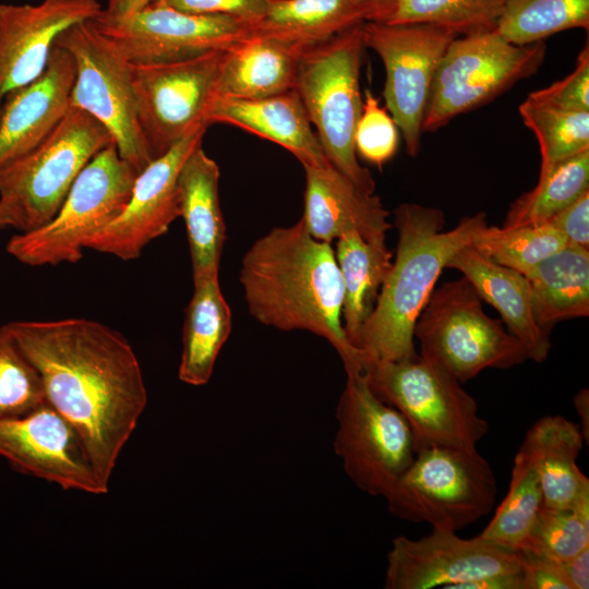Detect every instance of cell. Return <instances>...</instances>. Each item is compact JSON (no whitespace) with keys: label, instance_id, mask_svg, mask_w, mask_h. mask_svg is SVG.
Returning <instances> with one entry per match:
<instances>
[{"label":"cell","instance_id":"6da1fadb","mask_svg":"<svg viewBox=\"0 0 589 589\" xmlns=\"http://www.w3.org/2000/svg\"><path fill=\"white\" fill-rule=\"evenodd\" d=\"M38 371L46 402L81 435L100 482L147 404L140 362L124 336L96 321L71 317L7 324Z\"/></svg>","mask_w":589,"mask_h":589},{"label":"cell","instance_id":"7a4b0ae2","mask_svg":"<svg viewBox=\"0 0 589 589\" xmlns=\"http://www.w3.org/2000/svg\"><path fill=\"white\" fill-rule=\"evenodd\" d=\"M239 280L257 322L323 337L346 373L362 372V358L342 326L344 284L335 251L314 239L301 219L257 239L242 257Z\"/></svg>","mask_w":589,"mask_h":589},{"label":"cell","instance_id":"3957f363","mask_svg":"<svg viewBox=\"0 0 589 589\" xmlns=\"http://www.w3.org/2000/svg\"><path fill=\"white\" fill-rule=\"evenodd\" d=\"M444 224L445 215L436 207L402 203L395 209L396 255L356 344L362 365L417 354L414 325L441 272L488 223L484 213H477L450 230L443 231Z\"/></svg>","mask_w":589,"mask_h":589},{"label":"cell","instance_id":"277c9868","mask_svg":"<svg viewBox=\"0 0 589 589\" xmlns=\"http://www.w3.org/2000/svg\"><path fill=\"white\" fill-rule=\"evenodd\" d=\"M362 24L305 49L298 65L294 89L329 164L359 190L372 194L375 181L358 161L354 147L363 104L360 89L365 48Z\"/></svg>","mask_w":589,"mask_h":589},{"label":"cell","instance_id":"5b68a950","mask_svg":"<svg viewBox=\"0 0 589 589\" xmlns=\"http://www.w3.org/2000/svg\"><path fill=\"white\" fill-rule=\"evenodd\" d=\"M113 142L93 116L69 107L34 149L0 168V221L21 232L47 224L88 161Z\"/></svg>","mask_w":589,"mask_h":589},{"label":"cell","instance_id":"8992f818","mask_svg":"<svg viewBox=\"0 0 589 589\" xmlns=\"http://www.w3.org/2000/svg\"><path fill=\"white\" fill-rule=\"evenodd\" d=\"M372 392L409 424L420 448L474 449L489 432L474 398L450 373L420 354L362 365Z\"/></svg>","mask_w":589,"mask_h":589},{"label":"cell","instance_id":"52a82bcc","mask_svg":"<svg viewBox=\"0 0 589 589\" xmlns=\"http://www.w3.org/2000/svg\"><path fill=\"white\" fill-rule=\"evenodd\" d=\"M136 175L110 143L82 169L57 214L44 226L13 236L7 252L29 266L79 262L86 242L124 209Z\"/></svg>","mask_w":589,"mask_h":589},{"label":"cell","instance_id":"ba28073f","mask_svg":"<svg viewBox=\"0 0 589 589\" xmlns=\"http://www.w3.org/2000/svg\"><path fill=\"white\" fill-rule=\"evenodd\" d=\"M496 493L494 472L477 448L431 446L416 452L385 498L399 519L457 531L485 516Z\"/></svg>","mask_w":589,"mask_h":589},{"label":"cell","instance_id":"9c48e42d","mask_svg":"<svg viewBox=\"0 0 589 589\" xmlns=\"http://www.w3.org/2000/svg\"><path fill=\"white\" fill-rule=\"evenodd\" d=\"M482 302L462 276L433 289L414 325L420 356L461 384L485 369H508L528 359L518 339L484 312Z\"/></svg>","mask_w":589,"mask_h":589},{"label":"cell","instance_id":"30bf717a","mask_svg":"<svg viewBox=\"0 0 589 589\" xmlns=\"http://www.w3.org/2000/svg\"><path fill=\"white\" fill-rule=\"evenodd\" d=\"M545 50L543 40L515 45L496 29L456 37L437 65L422 132L438 130L533 75Z\"/></svg>","mask_w":589,"mask_h":589},{"label":"cell","instance_id":"8fae6325","mask_svg":"<svg viewBox=\"0 0 589 589\" xmlns=\"http://www.w3.org/2000/svg\"><path fill=\"white\" fill-rule=\"evenodd\" d=\"M346 375L334 450L358 489L385 497L416 457L413 434L405 418L375 396L362 372Z\"/></svg>","mask_w":589,"mask_h":589},{"label":"cell","instance_id":"7c38bea8","mask_svg":"<svg viewBox=\"0 0 589 589\" xmlns=\"http://www.w3.org/2000/svg\"><path fill=\"white\" fill-rule=\"evenodd\" d=\"M55 44L70 52L75 65L69 107L97 119L139 173L155 158L137 120L131 63L94 20L71 26Z\"/></svg>","mask_w":589,"mask_h":589},{"label":"cell","instance_id":"4fadbf2b","mask_svg":"<svg viewBox=\"0 0 589 589\" xmlns=\"http://www.w3.org/2000/svg\"><path fill=\"white\" fill-rule=\"evenodd\" d=\"M225 50L172 62L131 63L137 120L154 158L194 129L207 127L205 115L216 97Z\"/></svg>","mask_w":589,"mask_h":589},{"label":"cell","instance_id":"5bb4252c","mask_svg":"<svg viewBox=\"0 0 589 589\" xmlns=\"http://www.w3.org/2000/svg\"><path fill=\"white\" fill-rule=\"evenodd\" d=\"M365 48L385 68L383 97L401 132L408 155L420 151L422 123L437 65L457 34L430 23L364 22Z\"/></svg>","mask_w":589,"mask_h":589},{"label":"cell","instance_id":"9a60e30c","mask_svg":"<svg viewBox=\"0 0 589 589\" xmlns=\"http://www.w3.org/2000/svg\"><path fill=\"white\" fill-rule=\"evenodd\" d=\"M94 22L134 64L172 62L225 50L249 35V25L238 19L189 13L158 2L123 20Z\"/></svg>","mask_w":589,"mask_h":589},{"label":"cell","instance_id":"2e32d148","mask_svg":"<svg viewBox=\"0 0 589 589\" xmlns=\"http://www.w3.org/2000/svg\"><path fill=\"white\" fill-rule=\"evenodd\" d=\"M516 551L481 539H464L456 531L432 528L420 539L398 536L387 553L386 589H456L488 575L518 573Z\"/></svg>","mask_w":589,"mask_h":589},{"label":"cell","instance_id":"e0dca14e","mask_svg":"<svg viewBox=\"0 0 589 589\" xmlns=\"http://www.w3.org/2000/svg\"><path fill=\"white\" fill-rule=\"evenodd\" d=\"M0 456L21 472L101 495L100 482L76 429L49 404L14 419L0 421Z\"/></svg>","mask_w":589,"mask_h":589},{"label":"cell","instance_id":"ac0fdd59","mask_svg":"<svg viewBox=\"0 0 589 589\" xmlns=\"http://www.w3.org/2000/svg\"><path fill=\"white\" fill-rule=\"evenodd\" d=\"M206 130L205 125L194 129L140 171L124 209L94 235L85 248L130 261L137 259L151 241L165 235L180 217L179 171L190 153L202 145Z\"/></svg>","mask_w":589,"mask_h":589},{"label":"cell","instance_id":"d6986e66","mask_svg":"<svg viewBox=\"0 0 589 589\" xmlns=\"http://www.w3.org/2000/svg\"><path fill=\"white\" fill-rule=\"evenodd\" d=\"M101 11L97 0L0 4V112L11 93L41 75L58 36Z\"/></svg>","mask_w":589,"mask_h":589},{"label":"cell","instance_id":"ffe728a7","mask_svg":"<svg viewBox=\"0 0 589 589\" xmlns=\"http://www.w3.org/2000/svg\"><path fill=\"white\" fill-rule=\"evenodd\" d=\"M74 77L72 56L55 44L41 75L5 98L0 112V168L53 131L69 109Z\"/></svg>","mask_w":589,"mask_h":589},{"label":"cell","instance_id":"44dd1931","mask_svg":"<svg viewBox=\"0 0 589 589\" xmlns=\"http://www.w3.org/2000/svg\"><path fill=\"white\" fill-rule=\"evenodd\" d=\"M304 207L301 221L316 240L332 243L349 233L366 240L386 237L389 213L375 193L359 190L332 165L303 167Z\"/></svg>","mask_w":589,"mask_h":589},{"label":"cell","instance_id":"7402d4cb","mask_svg":"<svg viewBox=\"0 0 589 589\" xmlns=\"http://www.w3.org/2000/svg\"><path fill=\"white\" fill-rule=\"evenodd\" d=\"M205 123L230 124L272 141L297 157L303 167L330 165L294 88L259 99L215 97Z\"/></svg>","mask_w":589,"mask_h":589},{"label":"cell","instance_id":"603a6c76","mask_svg":"<svg viewBox=\"0 0 589 589\" xmlns=\"http://www.w3.org/2000/svg\"><path fill=\"white\" fill-rule=\"evenodd\" d=\"M219 177L218 165L202 145L190 153L178 175L179 212L187 229L193 280L219 271L226 241Z\"/></svg>","mask_w":589,"mask_h":589},{"label":"cell","instance_id":"cb8c5ba5","mask_svg":"<svg viewBox=\"0 0 589 589\" xmlns=\"http://www.w3.org/2000/svg\"><path fill=\"white\" fill-rule=\"evenodd\" d=\"M446 268L459 271L480 298L500 312L508 332L522 345L528 359L542 362L548 358L550 334L534 320L529 284L524 274L494 262L472 245L455 253Z\"/></svg>","mask_w":589,"mask_h":589},{"label":"cell","instance_id":"d4e9b609","mask_svg":"<svg viewBox=\"0 0 589 589\" xmlns=\"http://www.w3.org/2000/svg\"><path fill=\"white\" fill-rule=\"evenodd\" d=\"M304 50L277 37L249 33L225 50L216 97L259 99L293 89Z\"/></svg>","mask_w":589,"mask_h":589},{"label":"cell","instance_id":"484cf974","mask_svg":"<svg viewBox=\"0 0 589 589\" xmlns=\"http://www.w3.org/2000/svg\"><path fill=\"white\" fill-rule=\"evenodd\" d=\"M584 445L579 424L563 416L542 417L527 431L518 452L539 476L544 507H572L589 490V479L577 465Z\"/></svg>","mask_w":589,"mask_h":589},{"label":"cell","instance_id":"4316f807","mask_svg":"<svg viewBox=\"0 0 589 589\" xmlns=\"http://www.w3.org/2000/svg\"><path fill=\"white\" fill-rule=\"evenodd\" d=\"M185 309L179 380L192 386L208 383L217 357L231 332V310L221 292L218 274L193 280Z\"/></svg>","mask_w":589,"mask_h":589},{"label":"cell","instance_id":"83f0119b","mask_svg":"<svg viewBox=\"0 0 589 589\" xmlns=\"http://www.w3.org/2000/svg\"><path fill=\"white\" fill-rule=\"evenodd\" d=\"M537 324L546 333L589 314V249L567 244L525 274Z\"/></svg>","mask_w":589,"mask_h":589},{"label":"cell","instance_id":"f1b7e54d","mask_svg":"<svg viewBox=\"0 0 589 589\" xmlns=\"http://www.w3.org/2000/svg\"><path fill=\"white\" fill-rule=\"evenodd\" d=\"M368 0H276L249 26L250 34L268 35L308 49L368 22Z\"/></svg>","mask_w":589,"mask_h":589},{"label":"cell","instance_id":"f546056e","mask_svg":"<svg viewBox=\"0 0 589 589\" xmlns=\"http://www.w3.org/2000/svg\"><path fill=\"white\" fill-rule=\"evenodd\" d=\"M335 255L344 284L342 326L356 349L392 267L393 253L386 237L366 240L358 233H349L337 239Z\"/></svg>","mask_w":589,"mask_h":589},{"label":"cell","instance_id":"4dcf8cb0","mask_svg":"<svg viewBox=\"0 0 589 589\" xmlns=\"http://www.w3.org/2000/svg\"><path fill=\"white\" fill-rule=\"evenodd\" d=\"M589 191V151L540 169L537 184L516 199L503 228L546 223Z\"/></svg>","mask_w":589,"mask_h":589},{"label":"cell","instance_id":"1f68e13d","mask_svg":"<svg viewBox=\"0 0 589 589\" xmlns=\"http://www.w3.org/2000/svg\"><path fill=\"white\" fill-rule=\"evenodd\" d=\"M506 0H390L373 7L370 20L386 24L430 23L458 36L494 31Z\"/></svg>","mask_w":589,"mask_h":589},{"label":"cell","instance_id":"d6a6232c","mask_svg":"<svg viewBox=\"0 0 589 589\" xmlns=\"http://www.w3.org/2000/svg\"><path fill=\"white\" fill-rule=\"evenodd\" d=\"M542 507L539 476L529 460L517 452L508 492L479 537L504 549L518 551L528 540Z\"/></svg>","mask_w":589,"mask_h":589},{"label":"cell","instance_id":"836d02e7","mask_svg":"<svg viewBox=\"0 0 589 589\" xmlns=\"http://www.w3.org/2000/svg\"><path fill=\"white\" fill-rule=\"evenodd\" d=\"M572 28L589 29V0H506L495 29L528 45Z\"/></svg>","mask_w":589,"mask_h":589},{"label":"cell","instance_id":"e575fe53","mask_svg":"<svg viewBox=\"0 0 589 589\" xmlns=\"http://www.w3.org/2000/svg\"><path fill=\"white\" fill-rule=\"evenodd\" d=\"M470 245L494 262L525 275L538 263L567 245V241L558 230L546 223L514 228L486 224Z\"/></svg>","mask_w":589,"mask_h":589},{"label":"cell","instance_id":"d590c367","mask_svg":"<svg viewBox=\"0 0 589 589\" xmlns=\"http://www.w3.org/2000/svg\"><path fill=\"white\" fill-rule=\"evenodd\" d=\"M518 110L538 141L540 169L589 151V112L556 109L528 99Z\"/></svg>","mask_w":589,"mask_h":589},{"label":"cell","instance_id":"8d00e7d4","mask_svg":"<svg viewBox=\"0 0 589 589\" xmlns=\"http://www.w3.org/2000/svg\"><path fill=\"white\" fill-rule=\"evenodd\" d=\"M589 548V490L572 507H542L520 549L554 561H566ZM518 550V551H520Z\"/></svg>","mask_w":589,"mask_h":589},{"label":"cell","instance_id":"74e56055","mask_svg":"<svg viewBox=\"0 0 589 589\" xmlns=\"http://www.w3.org/2000/svg\"><path fill=\"white\" fill-rule=\"evenodd\" d=\"M46 402L36 368L7 324L0 327V421L22 417Z\"/></svg>","mask_w":589,"mask_h":589},{"label":"cell","instance_id":"f35d334b","mask_svg":"<svg viewBox=\"0 0 589 589\" xmlns=\"http://www.w3.org/2000/svg\"><path fill=\"white\" fill-rule=\"evenodd\" d=\"M398 142V127L393 117L380 106L373 93L366 89L354 132L357 155L381 168L395 155Z\"/></svg>","mask_w":589,"mask_h":589},{"label":"cell","instance_id":"ab89813d","mask_svg":"<svg viewBox=\"0 0 589 589\" xmlns=\"http://www.w3.org/2000/svg\"><path fill=\"white\" fill-rule=\"evenodd\" d=\"M526 99L556 109L589 112L588 40L577 57L575 69L567 76L545 88L531 92Z\"/></svg>","mask_w":589,"mask_h":589},{"label":"cell","instance_id":"60d3db41","mask_svg":"<svg viewBox=\"0 0 589 589\" xmlns=\"http://www.w3.org/2000/svg\"><path fill=\"white\" fill-rule=\"evenodd\" d=\"M274 1L276 0H158L157 2L194 14L231 16L250 26L266 13Z\"/></svg>","mask_w":589,"mask_h":589},{"label":"cell","instance_id":"b9f144b4","mask_svg":"<svg viewBox=\"0 0 589 589\" xmlns=\"http://www.w3.org/2000/svg\"><path fill=\"white\" fill-rule=\"evenodd\" d=\"M521 566V589H570L560 561L529 551H516Z\"/></svg>","mask_w":589,"mask_h":589},{"label":"cell","instance_id":"7bdbcfd3","mask_svg":"<svg viewBox=\"0 0 589 589\" xmlns=\"http://www.w3.org/2000/svg\"><path fill=\"white\" fill-rule=\"evenodd\" d=\"M546 224L558 230L567 244L589 249V191L551 217Z\"/></svg>","mask_w":589,"mask_h":589},{"label":"cell","instance_id":"ee69618b","mask_svg":"<svg viewBox=\"0 0 589 589\" xmlns=\"http://www.w3.org/2000/svg\"><path fill=\"white\" fill-rule=\"evenodd\" d=\"M562 570L570 589H588L589 587V548L574 557L560 561Z\"/></svg>","mask_w":589,"mask_h":589},{"label":"cell","instance_id":"f6af8a7d","mask_svg":"<svg viewBox=\"0 0 589 589\" xmlns=\"http://www.w3.org/2000/svg\"><path fill=\"white\" fill-rule=\"evenodd\" d=\"M456 589H521V570L483 576L466 581Z\"/></svg>","mask_w":589,"mask_h":589},{"label":"cell","instance_id":"bcb514c9","mask_svg":"<svg viewBox=\"0 0 589 589\" xmlns=\"http://www.w3.org/2000/svg\"><path fill=\"white\" fill-rule=\"evenodd\" d=\"M158 0H107V4L95 20L119 21L136 14Z\"/></svg>","mask_w":589,"mask_h":589},{"label":"cell","instance_id":"7dc6e473","mask_svg":"<svg viewBox=\"0 0 589 589\" xmlns=\"http://www.w3.org/2000/svg\"><path fill=\"white\" fill-rule=\"evenodd\" d=\"M574 405L576 408V411L580 418V430L584 435L586 444H588L589 440V394L588 389H581L579 390L575 398H574Z\"/></svg>","mask_w":589,"mask_h":589},{"label":"cell","instance_id":"c3c4849f","mask_svg":"<svg viewBox=\"0 0 589 589\" xmlns=\"http://www.w3.org/2000/svg\"><path fill=\"white\" fill-rule=\"evenodd\" d=\"M371 4H372V10H373V7L377 5V4H382V3H385V2H388L390 0H368Z\"/></svg>","mask_w":589,"mask_h":589},{"label":"cell","instance_id":"681fc988","mask_svg":"<svg viewBox=\"0 0 589 589\" xmlns=\"http://www.w3.org/2000/svg\"><path fill=\"white\" fill-rule=\"evenodd\" d=\"M0 229H2L1 225H0Z\"/></svg>","mask_w":589,"mask_h":589}]
</instances>
